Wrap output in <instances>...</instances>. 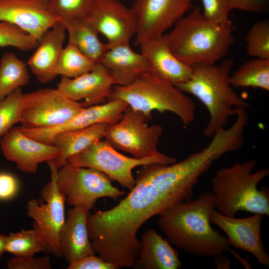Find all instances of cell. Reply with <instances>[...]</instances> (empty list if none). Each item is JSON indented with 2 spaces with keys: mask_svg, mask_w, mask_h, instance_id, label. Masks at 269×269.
Segmentation results:
<instances>
[{
  "mask_svg": "<svg viewBox=\"0 0 269 269\" xmlns=\"http://www.w3.org/2000/svg\"><path fill=\"white\" fill-rule=\"evenodd\" d=\"M196 184L191 170L181 161L141 166L134 187L117 205L89 214L88 234L95 253L118 269L133 267L139 252L136 236L141 226L192 199Z\"/></svg>",
  "mask_w": 269,
  "mask_h": 269,
  "instance_id": "cell-1",
  "label": "cell"
},
{
  "mask_svg": "<svg viewBox=\"0 0 269 269\" xmlns=\"http://www.w3.org/2000/svg\"><path fill=\"white\" fill-rule=\"evenodd\" d=\"M214 209L213 192H204L159 215L158 225L175 247L194 256L214 258L231 247L227 237L211 226L210 216Z\"/></svg>",
  "mask_w": 269,
  "mask_h": 269,
  "instance_id": "cell-2",
  "label": "cell"
},
{
  "mask_svg": "<svg viewBox=\"0 0 269 269\" xmlns=\"http://www.w3.org/2000/svg\"><path fill=\"white\" fill-rule=\"evenodd\" d=\"M233 62L231 58H227L218 64L193 65L190 77L176 86L197 98L208 111L209 120L203 130L206 137H212L218 131L227 127L238 109L250 108L230 83Z\"/></svg>",
  "mask_w": 269,
  "mask_h": 269,
  "instance_id": "cell-3",
  "label": "cell"
},
{
  "mask_svg": "<svg viewBox=\"0 0 269 269\" xmlns=\"http://www.w3.org/2000/svg\"><path fill=\"white\" fill-rule=\"evenodd\" d=\"M233 29L209 21L194 6L163 36L173 54L192 67L215 64L226 57L234 43Z\"/></svg>",
  "mask_w": 269,
  "mask_h": 269,
  "instance_id": "cell-4",
  "label": "cell"
},
{
  "mask_svg": "<svg viewBox=\"0 0 269 269\" xmlns=\"http://www.w3.org/2000/svg\"><path fill=\"white\" fill-rule=\"evenodd\" d=\"M255 159L234 163L216 171L211 178L215 209L227 216L240 211L269 216V190L259 184L269 175V169L254 170Z\"/></svg>",
  "mask_w": 269,
  "mask_h": 269,
  "instance_id": "cell-5",
  "label": "cell"
},
{
  "mask_svg": "<svg viewBox=\"0 0 269 269\" xmlns=\"http://www.w3.org/2000/svg\"><path fill=\"white\" fill-rule=\"evenodd\" d=\"M121 100L141 112L148 121L154 111L175 115L184 127L194 120L195 105L175 86L148 71L127 86L115 85L108 101Z\"/></svg>",
  "mask_w": 269,
  "mask_h": 269,
  "instance_id": "cell-6",
  "label": "cell"
},
{
  "mask_svg": "<svg viewBox=\"0 0 269 269\" xmlns=\"http://www.w3.org/2000/svg\"><path fill=\"white\" fill-rule=\"evenodd\" d=\"M67 162L96 169L130 191L135 184L134 168L151 163L172 164L176 159L160 152L142 158L129 157L118 152L106 140L101 139L69 158Z\"/></svg>",
  "mask_w": 269,
  "mask_h": 269,
  "instance_id": "cell-7",
  "label": "cell"
},
{
  "mask_svg": "<svg viewBox=\"0 0 269 269\" xmlns=\"http://www.w3.org/2000/svg\"><path fill=\"white\" fill-rule=\"evenodd\" d=\"M111 180L96 169L76 166L67 161L58 168L56 174V184L66 202L89 210L101 198L116 200L125 194L124 190L114 186Z\"/></svg>",
  "mask_w": 269,
  "mask_h": 269,
  "instance_id": "cell-8",
  "label": "cell"
},
{
  "mask_svg": "<svg viewBox=\"0 0 269 269\" xmlns=\"http://www.w3.org/2000/svg\"><path fill=\"white\" fill-rule=\"evenodd\" d=\"M148 122L141 112L128 106L118 122L107 124L104 138L115 149L134 158L156 154L163 128L159 124L148 126Z\"/></svg>",
  "mask_w": 269,
  "mask_h": 269,
  "instance_id": "cell-9",
  "label": "cell"
},
{
  "mask_svg": "<svg viewBox=\"0 0 269 269\" xmlns=\"http://www.w3.org/2000/svg\"><path fill=\"white\" fill-rule=\"evenodd\" d=\"M51 171V179L41 190L42 200H29L26 205L27 215L34 221L47 243L49 253L62 258L60 246V232L65 220L66 201L56 184L58 168L54 160L47 162Z\"/></svg>",
  "mask_w": 269,
  "mask_h": 269,
  "instance_id": "cell-10",
  "label": "cell"
},
{
  "mask_svg": "<svg viewBox=\"0 0 269 269\" xmlns=\"http://www.w3.org/2000/svg\"><path fill=\"white\" fill-rule=\"evenodd\" d=\"M84 108L57 89H39L23 93L20 123L29 128L55 127L68 121Z\"/></svg>",
  "mask_w": 269,
  "mask_h": 269,
  "instance_id": "cell-11",
  "label": "cell"
},
{
  "mask_svg": "<svg viewBox=\"0 0 269 269\" xmlns=\"http://www.w3.org/2000/svg\"><path fill=\"white\" fill-rule=\"evenodd\" d=\"M192 5V0H134L131 8L137 23L136 45L165 34Z\"/></svg>",
  "mask_w": 269,
  "mask_h": 269,
  "instance_id": "cell-12",
  "label": "cell"
},
{
  "mask_svg": "<svg viewBox=\"0 0 269 269\" xmlns=\"http://www.w3.org/2000/svg\"><path fill=\"white\" fill-rule=\"evenodd\" d=\"M86 18L106 37L108 48L129 43L136 32L133 11L119 0H95Z\"/></svg>",
  "mask_w": 269,
  "mask_h": 269,
  "instance_id": "cell-13",
  "label": "cell"
},
{
  "mask_svg": "<svg viewBox=\"0 0 269 269\" xmlns=\"http://www.w3.org/2000/svg\"><path fill=\"white\" fill-rule=\"evenodd\" d=\"M263 217L253 214L248 217L235 218L224 215L214 209L210 220L224 232L230 246L251 254L261 264L269 267V256L261 236Z\"/></svg>",
  "mask_w": 269,
  "mask_h": 269,
  "instance_id": "cell-14",
  "label": "cell"
},
{
  "mask_svg": "<svg viewBox=\"0 0 269 269\" xmlns=\"http://www.w3.org/2000/svg\"><path fill=\"white\" fill-rule=\"evenodd\" d=\"M0 21L15 25L38 42L60 18L51 11L48 0H0Z\"/></svg>",
  "mask_w": 269,
  "mask_h": 269,
  "instance_id": "cell-15",
  "label": "cell"
},
{
  "mask_svg": "<svg viewBox=\"0 0 269 269\" xmlns=\"http://www.w3.org/2000/svg\"><path fill=\"white\" fill-rule=\"evenodd\" d=\"M128 106L122 100H112L85 107L68 121L59 126L44 128H29L21 126L18 128L28 136L41 142L51 144L53 137L64 132L82 129L98 124L116 123L121 119Z\"/></svg>",
  "mask_w": 269,
  "mask_h": 269,
  "instance_id": "cell-16",
  "label": "cell"
},
{
  "mask_svg": "<svg viewBox=\"0 0 269 269\" xmlns=\"http://www.w3.org/2000/svg\"><path fill=\"white\" fill-rule=\"evenodd\" d=\"M0 145L4 156L26 173H36L39 164L55 160L59 154L53 144L31 138L18 127H12L6 132L0 138Z\"/></svg>",
  "mask_w": 269,
  "mask_h": 269,
  "instance_id": "cell-17",
  "label": "cell"
},
{
  "mask_svg": "<svg viewBox=\"0 0 269 269\" xmlns=\"http://www.w3.org/2000/svg\"><path fill=\"white\" fill-rule=\"evenodd\" d=\"M115 85L109 71L99 63L92 70L77 77H62L57 89L67 98L87 107L108 101Z\"/></svg>",
  "mask_w": 269,
  "mask_h": 269,
  "instance_id": "cell-18",
  "label": "cell"
},
{
  "mask_svg": "<svg viewBox=\"0 0 269 269\" xmlns=\"http://www.w3.org/2000/svg\"><path fill=\"white\" fill-rule=\"evenodd\" d=\"M138 46L149 71L161 79L177 86L190 77L192 67L173 54L163 35L146 39Z\"/></svg>",
  "mask_w": 269,
  "mask_h": 269,
  "instance_id": "cell-19",
  "label": "cell"
},
{
  "mask_svg": "<svg viewBox=\"0 0 269 269\" xmlns=\"http://www.w3.org/2000/svg\"><path fill=\"white\" fill-rule=\"evenodd\" d=\"M89 210L73 206L65 218L59 234L62 258L69 263L96 253L89 237L87 218Z\"/></svg>",
  "mask_w": 269,
  "mask_h": 269,
  "instance_id": "cell-20",
  "label": "cell"
},
{
  "mask_svg": "<svg viewBox=\"0 0 269 269\" xmlns=\"http://www.w3.org/2000/svg\"><path fill=\"white\" fill-rule=\"evenodd\" d=\"M66 31L61 21L48 30L41 37L36 49L28 59V66L41 83H48L57 75L56 66L64 47Z\"/></svg>",
  "mask_w": 269,
  "mask_h": 269,
  "instance_id": "cell-21",
  "label": "cell"
},
{
  "mask_svg": "<svg viewBox=\"0 0 269 269\" xmlns=\"http://www.w3.org/2000/svg\"><path fill=\"white\" fill-rule=\"evenodd\" d=\"M100 63L109 71L116 85L131 84L150 71L145 58L141 53L133 50L129 43L108 48Z\"/></svg>",
  "mask_w": 269,
  "mask_h": 269,
  "instance_id": "cell-22",
  "label": "cell"
},
{
  "mask_svg": "<svg viewBox=\"0 0 269 269\" xmlns=\"http://www.w3.org/2000/svg\"><path fill=\"white\" fill-rule=\"evenodd\" d=\"M139 241V252L134 268L178 269L182 266L177 251L156 230H147Z\"/></svg>",
  "mask_w": 269,
  "mask_h": 269,
  "instance_id": "cell-23",
  "label": "cell"
},
{
  "mask_svg": "<svg viewBox=\"0 0 269 269\" xmlns=\"http://www.w3.org/2000/svg\"><path fill=\"white\" fill-rule=\"evenodd\" d=\"M68 34V42L75 45L95 64L100 62L108 49L99 39V33L86 17L60 19Z\"/></svg>",
  "mask_w": 269,
  "mask_h": 269,
  "instance_id": "cell-24",
  "label": "cell"
},
{
  "mask_svg": "<svg viewBox=\"0 0 269 269\" xmlns=\"http://www.w3.org/2000/svg\"><path fill=\"white\" fill-rule=\"evenodd\" d=\"M107 124H98L86 128L64 132L56 134L51 144L57 147L59 154L54 160L58 168L69 158L83 151L94 142L104 138Z\"/></svg>",
  "mask_w": 269,
  "mask_h": 269,
  "instance_id": "cell-25",
  "label": "cell"
},
{
  "mask_svg": "<svg viewBox=\"0 0 269 269\" xmlns=\"http://www.w3.org/2000/svg\"><path fill=\"white\" fill-rule=\"evenodd\" d=\"M233 87L269 91V59L254 58L243 63L230 76Z\"/></svg>",
  "mask_w": 269,
  "mask_h": 269,
  "instance_id": "cell-26",
  "label": "cell"
},
{
  "mask_svg": "<svg viewBox=\"0 0 269 269\" xmlns=\"http://www.w3.org/2000/svg\"><path fill=\"white\" fill-rule=\"evenodd\" d=\"M29 81L25 63L13 53H4L0 60V100L27 85Z\"/></svg>",
  "mask_w": 269,
  "mask_h": 269,
  "instance_id": "cell-27",
  "label": "cell"
},
{
  "mask_svg": "<svg viewBox=\"0 0 269 269\" xmlns=\"http://www.w3.org/2000/svg\"><path fill=\"white\" fill-rule=\"evenodd\" d=\"M5 252L14 257H33L41 252H49L46 241L39 230L33 226L31 230L11 233L5 238Z\"/></svg>",
  "mask_w": 269,
  "mask_h": 269,
  "instance_id": "cell-28",
  "label": "cell"
},
{
  "mask_svg": "<svg viewBox=\"0 0 269 269\" xmlns=\"http://www.w3.org/2000/svg\"><path fill=\"white\" fill-rule=\"evenodd\" d=\"M95 64L75 45L68 42L61 52L56 72L62 77L74 78L90 71Z\"/></svg>",
  "mask_w": 269,
  "mask_h": 269,
  "instance_id": "cell-29",
  "label": "cell"
},
{
  "mask_svg": "<svg viewBox=\"0 0 269 269\" xmlns=\"http://www.w3.org/2000/svg\"><path fill=\"white\" fill-rule=\"evenodd\" d=\"M248 54L254 58L269 59V21L255 22L246 37Z\"/></svg>",
  "mask_w": 269,
  "mask_h": 269,
  "instance_id": "cell-30",
  "label": "cell"
},
{
  "mask_svg": "<svg viewBox=\"0 0 269 269\" xmlns=\"http://www.w3.org/2000/svg\"><path fill=\"white\" fill-rule=\"evenodd\" d=\"M22 95L19 88L0 100V138L15 124L20 122Z\"/></svg>",
  "mask_w": 269,
  "mask_h": 269,
  "instance_id": "cell-31",
  "label": "cell"
},
{
  "mask_svg": "<svg viewBox=\"0 0 269 269\" xmlns=\"http://www.w3.org/2000/svg\"><path fill=\"white\" fill-rule=\"evenodd\" d=\"M38 42L30 35L11 23L0 21V47L11 46L20 51L30 50Z\"/></svg>",
  "mask_w": 269,
  "mask_h": 269,
  "instance_id": "cell-32",
  "label": "cell"
},
{
  "mask_svg": "<svg viewBox=\"0 0 269 269\" xmlns=\"http://www.w3.org/2000/svg\"><path fill=\"white\" fill-rule=\"evenodd\" d=\"M95 0H48L51 11L60 19L86 17Z\"/></svg>",
  "mask_w": 269,
  "mask_h": 269,
  "instance_id": "cell-33",
  "label": "cell"
},
{
  "mask_svg": "<svg viewBox=\"0 0 269 269\" xmlns=\"http://www.w3.org/2000/svg\"><path fill=\"white\" fill-rule=\"evenodd\" d=\"M202 14L209 21L223 26L233 27L229 18L232 10L230 0H201Z\"/></svg>",
  "mask_w": 269,
  "mask_h": 269,
  "instance_id": "cell-34",
  "label": "cell"
},
{
  "mask_svg": "<svg viewBox=\"0 0 269 269\" xmlns=\"http://www.w3.org/2000/svg\"><path fill=\"white\" fill-rule=\"evenodd\" d=\"M7 267L9 269H50L51 259L49 256L40 258L14 257L8 260Z\"/></svg>",
  "mask_w": 269,
  "mask_h": 269,
  "instance_id": "cell-35",
  "label": "cell"
},
{
  "mask_svg": "<svg viewBox=\"0 0 269 269\" xmlns=\"http://www.w3.org/2000/svg\"><path fill=\"white\" fill-rule=\"evenodd\" d=\"M67 269H118L114 264L105 261L95 255H89L69 263Z\"/></svg>",
  "mask_w": 269,
  "mask_h": 269,
  "instance_id": "cell-36",
  "label": "cell"
},
{
  "mask_svg": "<svg viewBox=\"0 0 269 269\" xmlns=\"http://www.w3.org/2000/svg\"><path fill=\"white\" fill-rule=\"evenodd\" d=\"M19 188L18 180L14 175L8 172H0V200L13 198L17 195Z\"/></svg>",
  "mask_w": 269,
  "mask_h": 269,
  "instance_id": "cell-37",
  "label": "cell"
},
{
  "mask_svg": "<svg viewBox=\"0 0 269 269\" xmlns=\"http://www.w3.org/2000/svg\"><path fill=\"white\" fill-rule=\"evenodd\" d=\"M232 10L263 14L267 11L268 0H230Z\"/></svg>",
  "mask_w": 269,
  "mask_h": 269,
  "instance_id": "cell-38",
  "label": "cell"
},
{
  "mask_svg": "<svg viewBox=\"0 0 269 269\" xmlns=\"http://www.w3.org/2000/svg\"><path fill=\"white\" fill-rule=\"evenodd\" d=\"M214 265L215 267L218 269H230L231 264V260L223 254L214 258Z\"/></svg>",
  "mask_w": 269,
  "mask_h": 269,
  "instance_id": "cell-39",
  "label": "cell"
},
{
  "mask_svg": "<svg viewBox=\"0 0 269 269\" xmlns=\"http://www.w3.org/2000/svg\"><path fill=\"white\" fill-rule=\"evenodd\" d=\"M5 235L0 234V260L2 258L3 254L5 252Z\"/></svg>",
  "mask_w": 269,
  "mask_h": 269,
  "instance_id": "cell-40",
  "label": "cell"
}]
</instances>
